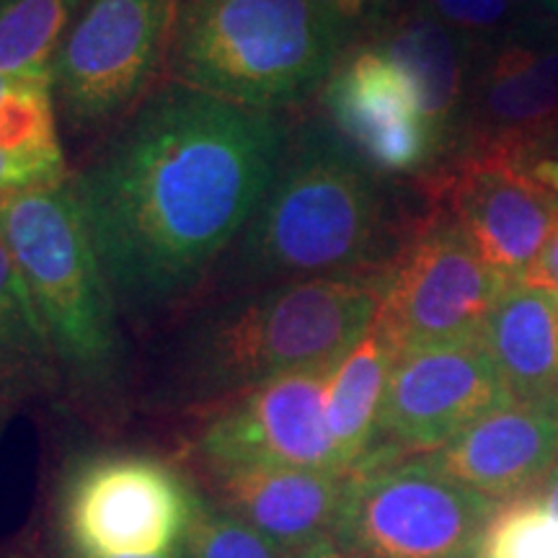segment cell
<instances>
[{"label": "cell", "mask_w": 558, "mask_h": 558, "mask_svg": "<svg viewBox=\"0 0 558 558\" xmlns=\"http://www.w3.org/2000/svg\"><path fill=\"white\" fill-rule=\"evenodd\" d=\"M295 117L163 81L70 171L90 246L132 326L205 298L269 190Z\"/></svg>", "instance_id": "1"}, {"label": "cell", "mask_w": 558, "mask_h": 558, "mask_svg": "<svg viewBox=\"0 0 558 558\" xmlns=\"http://www.w3.org/2000/svg\"><path fill=\"white\" fill-rule=\"evenodd\" d=\"M411 194L414 184L367 166L318 109L298 111L275 179L205 298L386 271L427 209Z\"/></svg>", "instance_id": "2"}, {"label": "cell", "mask_w": 558, "mask_h": 558, "mask_svg": "<svg viewBox=\"0 0 558 558\" xmlns=\"http://www.w3.org/2000/svg\"><path fill=\"white\" fill-rule=\"evenodd\" d=\"M386 271L316 277L194 303L169 341L156 401L209 411L313 367H333L378 316Z\"/></svg>", "instance_id": "3"}, {"label": "cell", "mask_w": 558, "mask_h": 558, "mask_svg": "<svg viewBox=\"0 0 558 558\" xmlns=\"http://www.w3.org/2000/svg\"><path fill=\"white\" fill-rule=\"evenodd\" d=\"M0 241L32 292L60 380L96 407L120 403L130 375L124 316L90 246L70 179L3 202Z\"/></svg>", "instance_id": "4"}, {"label": "cell", "mask_w": 558, "mask_h": 558, "mask_svg": "<svg viewBox=\"0 0 558 558\" xmlns=\"http://www.w3.org/2000/svg\"><path fill=\"white\" fill-rule=\"evenodd\" d=\"M341 52L311 0H173L166 81L241 107L303 111Z\"/></svg>", "instance_id": "5"}, {"label": "cell", "mask_w": 558, "mask_h": 558, "mask_svg": "<svg viewBox=\"0 0 558 558\" xmlns=\"http://www.w3.org/2000/svg\"><path fill=\"white\" fill-rule=\"evenodd\" d=\"M173 0H86L50 60L60 128L90 150L166 81Z\"/></svg>", "instance_id": "6"}, {"label": "cell", "mask_w": 558, "mask_h": 558, "mask_svg": "<svg viewBox=\"0 0 558 558\" xmlns=\"http://www.w3.org/2000/svg\"><path fill=\"white\" fill-rule=\"evenodd\" d=\"M497 507L427 456H373L347 476L331 541L360 558H476Z\"/></svg>", "instance_id": "7"}, {"label": "cell", "mask_w": 558, "mask_h": 558, "mask_svg": "<svg viewBox=\"0 0 558 558\" xmlns=\"http://www.w3.org/2000/svg\"><path fill=\"white\" fill-rule=\"evenodd\" d=\"M509 284L445 207L429 205L393 264L375 329L396 360L422 349L478 341Z\"/></svg>", "instance_id": "8"}, {"label": "cell", "mask_w": 558, "mask_h": 558, "mask_svg": "<svg viewBox=\"0 0 558 558\" xmlns=\"http://www.w3.org/2000/svg\"><path fill=\"white\" fill-rule=\"evenodd\" d=\"M197 492L169 460L107 450L70 465L60 488L65 556L158 558L181 548Z\"/></svg>", "instance_id": "9"}, {"label": "cell", "mask_w": 558, "mask_h": 558, "mask_svg": "<svg viewBox=\"0 0 558 558\" xmlns=\"http://www.w3.org/2000/svg\"><path fill=\"white\" fill-rule=\"evenodd\" d=\"M416 190L448 209L507 282H525L558 222V199L541 192L499 143L463 145Z\"/></svg>", "instance_id": "10"}, {"label": "cell", "mask_w": 558, "mask_h": 558, "mask_svg": "<svg viewBox=\"0 0 558 558\" xmlns=\"http://www.w3.org/2000/svg\"><path fill=\"white\" fill-rule=\"evenodd\" d=\"M331 369H300L205 411L192 437L199 469L290 465L341 473L326 422Z\"/></svg>", "instance_id": "11"}, {"label": "cell", "mask_w": 558, "mask_h": 558, "mask_svg": "<svg viewBox=\"0 0 558 558\" xmlns=\"http://www.w3.org/2000/svg\"><path fill=\"white\" fill-rule=\"evenodd\" d=\"M316 109L383 177L416 186L442 166V150L414 86L373 41L341 52Z\"/></svg>", "instance_id": "12"}, {"label": "cell", "mask_w": 558, "mask_h": 558, "mask_svg": "<svg viewBox=\"0 0 558 558\" xmlns=\"http://www.w3.org/2000/svg\"><path fill=\"white\" fill-rule=\"evenodd\" d=\"M512 401L481 339L403 354L390 369L369 456H427Z\"/></svg>", "instance_id": "13"}, {"label": "cell", "mask_w": 558, "mask_h": 558, "mask_svg": "<svg viewBox=\"0 0 558 558\" xmlns=\"http://www.w3.org/2000/svg\"><path fill=\"white\" fill-rule=\"evenodd\" d=\"M558 456V409L507 403L476 418L427 458L458 484L505 501L530 497Z\"/></svg>", "instance_id": "14"}, {"label": "cell", "mask_w": 558, "mask_h": 558, "mask_svg": "<svg viewBox=\"0 0 558 558\" xmlns=\"http://www.w3.org/2000/svg\"><path fill=\"white\" fill-rule=\"evenodd\" d=\"M202 473L222 509L290 554H300L333 535L347 488L344 473L290 465Z\"/></svg>", "instance_id": "15"}, {"label": "cell", "mask_w": 558, "mask_h": 558, "mask_svg": "<svg viewBox=\"0 0 558 558\" xmlns=\"http://www.w3.org/2000/svg\"><path fill=\"white\" fill-rule=\"evenodd\" d=\"M556 124L558 41L530 32L481 54L458 148L478 140L541 135Z\"/></svg>", "instance_id": "16"}, {"label": "cell", "mask_w": 558, "mask_h": 558, "mask_svg": "<svg viewBox=\"0 0 558 558\" xmlns=\"http://www.w3.org/2000/svg\"><path fill=\"white\" fill-rule=\"evenodd\" d=\"M369 41L378 45L414 86L445 166L458 148L473 75L484 52L411 0Z\"/></svg>", "instance_id": "17"}, {"label": "cell", "mask_w": 558, "mask_h": 558, "mask_svg": "<svg viewBox=\"0 0 558 558\" xmlns=\"http://www.w3.org/2000/svg\"><path fill=\"white\" fill-rule=\"evenodd\" d=\"M481 344L514 401L558 409V295L527 282L509 284Z\"/></svg>", "instance_id": "18"}, {"label": "cell", "mask_w": 558, "mask_h": 558, "mask_svg": "<svg viewBox=\"0 0 558 558\" xmlns=\"http://www.w3.org/2000/svg\"><path fill=\"white\" fill-rule=\"evenodd\" d=\"M393 365V349L373 324L331 369L329 390H326V422H329L339 471L344 476L357 469L373 450Z\"/></svg>", "instance_id": "19"}, {"label": "cell", "mask_w": 558, "mask_h": 558, "mask_svg": "<svg viewBox=\"0 0 558 558\" xmlns=\"http://www.w3.org/2000/svg\"><path fill=\"white\" fill-rule=\"evenodd\" d=\"M58 383L60 369L37 305L0 241V399L16 403Z\"/></svg>", "instance_id": "20"}, {"label": "cell", "mask_w": 558, "mask_h": 558, "mask_svg": "<svg viewBox=\"0 0 558 558\" xmlns=\"http://www.w3.org/2000/svg\"><path fill=\"white\" fill-rule=\"evenodd\" d=\"M86 0H0V73L47 70Z\"/></svg>", "instance_id": "21"}, {"label": "cell", "mask_w": 558, "mask_h": 558, "mask_svg": "<svg viewBox=\"0 0 558 558\" xmlns=\"http://www.w3.org/2000/svg\"><path fill=\"white\" fill-rule=\"evenodd\" d=\"M481 52L535 29L538 0H411Z\"/></svg>", "instance_id": "22"}, {"label": "cell", "mask_w": 558, "mask_h": 558, "mask_svg": "<svg viewBox=\"0 0 558 558\" xmlns=\"http://www.w3.org/2000/svg\"><path fill=\"white\" fill-rule=\"evenodd\" d=\"M476 558H558V518L530 494L497 507Z\"/></svg>", "instance_id": "23"}, {"label": "cell", "mask_w": 558, "mask_h": 558, "mask_svg": "<svg viewBox=\"0 0 558 558\" xmlns=\"http://www.w3.org/2000/svg\"><path fill=\"white\" fill-rule=\"evenodd\" d=\"M184 558H292L259 530L222 509L213 497L197 492L192 522L181 543Z\"/></svg>", "instance_id": "24"}, {"label": "cell", "mask_w": 558, "mask_h": 558, "mask_svg": "<svg viewBox=\"0 0 558 558\" xmlns=\"http://www.w3.org/2000/svg\"><path fill=\"white\" fill-rule=\"evenodd\" d=\"M407 3L409 0H311L344 50L373 39Z\"/></svg>", "instance_id": "25"}, {"label": "cell", "mask_w": 558, "mask_h": 558, "mask_svg": "<svg viewBox=\"0 0 558 558\" xmlns=\"http://www.w3.org/2000/svg\"><path fill=\"white\" fill-rule=\"evenodd\" d=\"M68 163H45V160H32L13 156V153L0 150V205L16 199L21 194H32L52 186L65 184L70 179Z\"/></svg>", "instance_id": "26"}, {"label": "cell", "mask_w": 558, "mask_h": 558, "mask_svg": "<svg viewBox=\"0 0 558 558\" xmlns=\"http://www.w3.org/2000/svg\"><path fill=\"white\" fill-rule=\"evenodd\" d=\"M525 282L533 284V288H543L558 295V222L556 228L550 230L541 256L535 259L533 267H530Z\"/></svg>", "instance_id": "27"}, {"label": "cell", "mask_w": 558, "mask_h": 558, "mask_svg": "<svg viewBox=\"0 0 558 558\" xmlns=\"http://www.w3.org/2000/svg\"><path fill=\"white\" fill-rule=\"evenodd\" d=\"M533 32L558 41V0H538V19Z\"/></svg>", "instance_id": "28"}, {"label": "cell", "mask_w": 558, "mask_h": 558, "mask_svg": "<svg viewBox=\"0 0 558 558\" xmlns=\"http://www.w3.org/2000/svg\"><path fill=\"white\" fill-rule=\"evenodd\" d=\"M535 497H538L558 518V456L554 460V465H550V471L546 473V478H543L541 486L535 488Z\"/></svg>", "instance_id": "29"}, {"label": "cell", "mask_w": 558, "mask_h": 558, "mask_svg": "<svg viewBox=\"0 0 558 558\" xmlns=\"http://www.w3.org/2000/svg\"><path fill=\"white\" fill-rule=\"evenodd\" d=\"M292 558H360V556H357V554H352V550L341 548L337 541L326 538V541L316 543V546H311V548L300 550V554H295Z\"/></svg>", "instance_id": "30"}, {"label": "cell", "mask_w": 558, "mask_h": 558, "mask_svg": "<svg viewBox=\"0 0 558 558\" xmlns=\"http://www.w3.org/2000/svg\"><path fill=\"white\" fill-rule=\"evenodd\" d=\"M19 78H21V73L19 75H3V73H0V101H3L5 96L11 94L13 86L19 83Z\"/></svg>", "instance_id": "31"}, {"label": "cell", "mask_w": 558, "mask_h": 558, "mask_svg": "<svg viewBox=\"0 0 558 558\" xmlns=\"http://www.w3.org/2000/svg\"><path fill=\"white\" fill-rule=\"evenodd\" d=\"M11 409H13V403H9L5 399H0V435H3L5 424H9V418H11Z\"/></svg>", "instance_id": "32"}, {"label": "cell", "mask_w": 558, "mask_h": 558, "mask_svg": "<svg viewBox=\"0 0 558 558\" xmlns=\"http://www.w3.org/2000/svg\"><path fill=\"white\" fill-rule=\"evenodd\" d=\"M543 135H546V143L550 145V148H554V153L558 156V124H556V128L543 132Z\"/></svg>", "instance_id": "33"}, {"label": "cell", "mask_w": 558, "mask_h": 558, "mask_svg": "<svg viewBox=\"0 0 558 558\" xmlns=\"http://www.w3.org/2000/svg\"><path fill=\"white\" fill-rule=\"evenodd\" d=\"M65 558H75V556H65ZM158 558H184V554H181V548H179V550H173V554H169V556H158Z\"/></svg>", "instance_id": "34"}]
</instances>
